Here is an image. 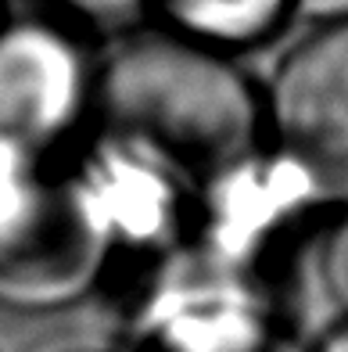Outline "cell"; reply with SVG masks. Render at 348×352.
<instances>
[{
  "mask_svg": "<svg viewBox=\"0 0 348 352\" xmlns=\"http://www.w3.org/2000/svg\"><path fill=\"white\" fill-rule=\"evenodd\" d=\"M97 61L61 19L0 22V155L51 158L93 119Z\"/></svg>",
  "mask_w": 348,
  "mask_h": 352,
  "instance_id": "obj_4",
  "label": "cell"
},
{
  "mask_svg": "<svg viewBox=\"0 0 348 352\" xmlns=\"http://www.w3.org/2000/svg\"><path fill=\"white\" fill-rule=\"evenodd\" d=\"M262 104L280 173L316 201L348 205V22L316 25L298 40Z\"/></svg>",
  "mask_w": 348,
  "mask_h": 352,
  "instance_id": "obj_3",
  "label": "cell"
},
{
  "mask_svg": "<svg viewBox=\"0 0 348 352\" xmlns=\"http://www.w3.org/2000/svg\"><path fill=\"white\" fill-rule=\"evenodd\" d=\"M93 126L104 158L154 190L212 195L262 162L266 104L230 54L154 25L97 61Z\"/></svg>",
  "mask_w": 348,
  "mask_h": 352,
  "instance_id": "obj_1",
  "label": "cell"
},
{
  "mask_svg": "<svg viewBox=\"0 0 348 352\" xmlns=\"http://www.w3.org/2000/svg\"><path fill=\"white\" fill-rule=\"evenodd\" d=\"M115 241L104 176L0 155V309H69L108 274Z\"/></svg>",
  "mask_w": 348,
  "mask_h": 352,
  "instance_id": "obj_2",
  "label": "cell"
},
{
  "mask_svg": "<svg viewBox=\"0 0 348 352\" xmlns=\"http://www.w3.org/2000/svg\"><path fill=\"white\" fill-rule=\"evenodd\" d=\"M61 8L90 25H122L148 11V0H61Z\"/></svg>",
  "mask_w": 348,
  "mask_h": 352,
  "instance_id": "obj_8",
  "label": "cell"
},
{
  "mask_svg": "<svg viewBox=\"0 0 348 352\" xmlns=\"http://www.w3.org/2000/svg\"><path fill=\"white\" fill-rule=\"evenodd\" d=\"M316 352H348V320L345 324H338L334 331L327 334V338L316 345Z\"/></svg>",
  "mask_w": 348,
  "mask_h": 352,
  "instance_id": "obj_10",
  "label": "cell"
},
{
  "mask_svg": "<svg viewBox=\"0 0 348 352\" xmlns=\"http://www.w3.org/2000/svg\"><path fill=\"white\" fill-rule=\"evenodd\" d=\"M294 8L316 19L320 25L330 22H348V0H294Z\"/></svg>",
  "mask_w": 348,
  "mask_h": 352,
  "instance_id": "obj_9",
  "label": "cell"
},
{
  "mask_svg": "<svg viewBox=\"0 0 348 352\" xmlns=\"http://www.w3.org/2000/svg\"><path fill=\"white\" fill-rule=\"evenodd\" d=\"M320 277L330 298L348 313V212L327 230L320 248Z\"/></svg>",
  "mask_w": 348,
  "mask_h": 352,
  "instance_id": "obj_7",
  "label": "cell"
},
{
  "mask_svg": "<svg viewBox=\"0 0 348 352\" xmlns=\"http://www.w3.org/2000/svg\"><path fill=\"white\" fill-rule=\"evenodd\" d=\"M144 352H305L270 302L237 274L169 284L148 313Z\"/></svg>",
  "mask_w": 348,
  "mask_h": 352,
  "instance_id": "obj_5",
  "label": "cell"
},
{
  "mask_svg": "<svg viewBox=\"0 0 348 352\" xmlns=\"http://www.w3.org/2000/svg\"><path fill=\"white\" fill-rule=\"evenodd\" d=\"M158 25L223 54L273 40L298 11L294 0H148Z\"/></svg>",
  "mask_w": 348,
  "mask_h": 352,
  "instance_id": "obj_6",
  "label": "cell"
}]
</instances>
